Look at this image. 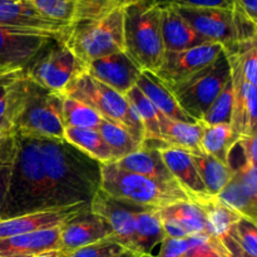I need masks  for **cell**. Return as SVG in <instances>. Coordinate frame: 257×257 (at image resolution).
Returning <instances> with one entry per match:
<instances>
[{
	"mask_svg": "<svg viewBox=\"0 0 257 257\" xmlns=\"http://www.w3.org/2000/svg\"><path fill=\"white\" fill-rule=\"evenodd\" d=\"M40 138L52 210L90 205L100 190V165L67 141Z\"/></svg>",
	"mask_w": 257,
	"mask_h": 257,
	"instance_id": "cell-1",
	"label": "cell"
},
{
	"mask_svg": "<svg viewBox=\"0 0 257 257\" xmlns=\"http://www.w3.org/2000/svg\"><path fill=\"white\" fill-rule=\"evenodd\" d=\"M14 132L17 152L7 196L0 208V220L52 210L39 136L23 131Z\"/></svg>",
	"mask_w": 257,
	"mask_h": 257,
	"instance_id": "cell-2",
	"label": "cell"
},
{
	"mask_svg": "<svg viewBox=\"0 0 257 257\" xmlns=\"http://www.w3.org/2000/svg\"><path fill=\"white\" fill-rule=\"evenodd\" d=\"M158 0H132L123 10L124 52L141 70L155 73L165 55Z\"/></svg>",
	"mask_w": 257,
	"mask_h": 257,
	"instance_id": "cell-3",
	"label": "cell"
},
{
	"mask_svg": "<svg viewBox=\"0 0 257 257\" xmlns=\"http://www.w3.org/2000/svg\"><path fill=\"white\" fill-rule=\"evenodd\" d=\"M100 190L112 197L145 207L160 208L190 200L177 183H166L155 178L125 172L112 162L100 167Z\"/></svg>",
	"mask_w": 257,
	"mask_h": 257,
	"instance_id": "cell-4",
	"label": "cell"
},
{
	"mask_svg": "<svg viewBox=\"0 0 257 257\" xmlns=\"http://www.w3.org/2000/svg\"><path fill=\"white\" fill-rule=\"evenodd\" d=\"M123 10L124 7L118 8L99 19L78 22L68 28L63 42L85 67L105 55L124 52Z\"/></svg>",
	"mask_w": 257,
	"mask_h": 257,
	"instance_id": "cell-5",
	"label": "cell"
},
{
	"mask_svg": "<svg viewBox=\"0 0 257 257\" xmlns=\"http://www.w3.org/2000/svg\"><path fill=\"white\" fill-rule=\"evenodd\" d=\"M230 78V63L222 50L211 64L168 89L181 109L195 122H200Z\"/></svg>",
	"mask_w": 257,
	"mask_h": 257,
	"instance_id": "cell-6",
	"label": "cell"
},
{
	"mask_svg": "<svg viewBox=\"0 0 257 257\" xmlns=\"http://www.w3.org/2000/svg\"><path fill=\"white\" fill-rule=\"evenodd\" d=\"M64 34L0 25V74L27 72L49 45Z\"/></svg>",
	"mask_w": 257,
	"mask_h": 257,
	"instance_id": "cell-7",
	"label": "cell"
},
{
	"mask_svg": "<svg viewBox=\"0 0 257 257\" xmlns=\"http://www.w3.org/2000/svg\"><path fill=\"white\" fill-rule=\"evenodd\" d=\"M63 98L60 93L50 92L32 82L29 97L15 120L14 131L34 133L48 138L64 137Z\"/></svg>",
	"mask_w": 257,
	"mask_h": 257,
	"instance_id": "cell-8",
	"label": "cell"
},
{
	"mask_svg": "<svg viewBox=\"0 0 257 257\" xmlns=\"http://www.w3.org/2000/svg\"><path fill=\"white\" fill-rule=\"evenodd\" d=\"M85 70V65L60 40H55L27 70L32 82L54 93L64 92L65 87Z\"/></svg>",
	"mask_w": 257,
	"mask_h": 257,
	"instance_id": "cell-9",
	"label": "cell"
},
{
	"mask_svg": "<svg viewBox=\"0 0 257 257\" xmlns=\"http://www.w3.org/2000/svg\"><path fill=\"white\" fill-rule=\"evenodd\" d=\"M62 94L89 105L102 115L103 119L117 123L128 131L130 100L125 95L119 94L114 89L93 78L85 70L65 87Z\"/></svg>",
	"mask_w": 257,
	"mask_h": 257,
	"instance_id": "cell-10",
	"label": "cell"
},
{
	"mask_svg": "<svg viewBox=\"0 0 257 257\" xmlns=\"http://www.w3.org/2000/svg\"><path fill=\"white\" fill-rule=\"evenodd\" d=\"M173 5V4H172ZM188 24L201 35L206 42L218 43L223 47L226 55L237 49L235 17L232 9L221 8H193L175 5Z\"/></svg>",
	"mask_w": 257,
	"mask_h": 257,
	"instance_id": "cell-11",
	"label": "cell"
},
{
	"mask_svg": "<svg viewBox=\"0 0 257 257\" xmlns=\"http://www.w3.org/2000/svg\"><path fill=\"white\" fill-rule=\"evenodd\" d=\"M223 50L218 43H205L181 52H165L160 68L153 74L172 88L207 67Z\"/></svg>",
	"mask_w": 257,
	"mask_h": 257,
	"instance_id": "cell-12",
	"label": "cell"
},
{
	"mask_svg": "<svg viewBox=\"0 0 257 257\" xmlns=\"http://www.w3.org/2000/svg\"><path fill=\"white\" fill-rule=\"evenodd\" d=\"M89 207L92 212L99 215L109 223L113 238L125 250L135 252L136 216L145 208V206L117 200L99 190L93 197Z\"/></svg>",
	"mask_w": 257,
	"mask_h": 257,
	"instance_id": "cell-13",
	"label": "cell"
},
{
	"mask_svg": "<svg viewBox=\"0 0 257 257\" xmlns=\"http://www.w3.org/2000/svg\"><path fill=\"white\" fill-rule=\"evenodd\" d=\"M108 237H113L109 223L92 212L89 207L60 228L59 251L63 256H67L78 248Z\"/></svg>",
	"mask_w": 257,
	"mask_h": 257,
	"instance_id": "cell-14",
	"label": "cell"
},
{
	"mask_svg": "<svg viewBox=\"0 0 257 257\" xmlns=\"http://www.w3.org/2000/svg\"><path fill=\"white\" fill-rule=\"evenodd\" d=\"M89 206L90 205H77L72 207L59 208V210L39 211V212L27 213V215L7 218V220H0V238L63 227L75 216L88 210Z\"/></svg>",
	"mask_w": 257,
	"mask_h": 257,
	"instance_id": "cell-15",
	"label": "cell"
},
{
	"mask_svg": "<svg viewBox=\"0 0 257 257\" xmlns=\"http://www.w3.org/2000/svg\"><path fill=\"white\" fill-rule=\"evenodd\" d=\"M85 72L119 94L125 95L136 85L142 70L125 52H118L90 62L85 67Z\"/></svg>",
	"mask_w": 257,
	"mask_h": 257,
	"instance_id": "cell-16",
	"label": "cell"
},
{
	"mask_svg": "<svg viewBox=\"0 0 257 257\" xmlns=\"http://www.w3.org/2000/svg\"><path fill=\"white\" fill-rule=\"evenodd\" d=\"M233 85V105L231 115L232 143L246 136L257 135V85L245 82L231 72Z\"/></svg>",
	"mask_w": 257,
	"mask_h": 257,
	"instance_id": "cell-17",
	"label": "cell"
},
{
	"mask_svg": "<svg viewBox=\"0 0 257 257\" xmlns=\"http://www.w3.org/2000/svg\"><path fill=\"white\" fill-rule=\"evenodd\" d=\"M160 155L173 180L178 183L183 192L195 203H201L211 198L188 152L172 147L160 148Z\"/></svg>",
	"mask_w": 257,
	"mask_h": 257,
	"instance_id": "cell-18",
	"label": "cell"
},
{
	"mask_svg": "<svg viewBox=\"0 0 257 257\" xmlns=\"http://www.w3.org/2000/svg\"><path fill=\"white\" fill-rule=\"evenodd\" d=\"M161 4V35L165 52H181L208 43L195 32L175 5Z\"/></svg>",
	"mask_w": 257,
	"mask_h": 257,
	"instance_id": "cell-19",
	"label": "cell"
},
{
	"mask_svg": "<svg viewBox=\"0 0 257 257\" xmlns=\"http://www.w3.org/2000/svg\"><path fill=\"white\" fill-rule=\"evenodd\" d=\"M0 25L63 34L70 25H62L40 15L27 0H0Z\"/></svg>",
	"mask_w": 257,
	"mask_h": 257,
	"instance_id": "cell-20",
	"label": "cell"
},
{
	"mask_svg": "<svg viewBox=\"0 0 257 257\" xmlns=\"http://www.w3.org/2000/svg\"><path fill=\"white\" fill-rule=\"evenodd\" d=\"M60 228L62 227L0 238V257L35 256L47 251L59 250Z\"/></svg>",
	"mask_w": 257,
	"mask_h": 257,
	"instance_id": "cell-21",
	"label": "cell"
},
{
	"mask_svg": "<svg viewBox=\"0 0 257 257\" xmlns=\"http://www.w3.org/2000/svg\"><path fill=\"white\" fill-rule=\"evenodd\" d=\"M161 140L167 147L186 151L191 155L202 153L201 138L203 127L200 122L188 123L175 120L158 112Z\"/></svg>",
	"mask_w": 257,
	"mask_h": 257,
	"instance_id": "cell-22",
	"label": "cell"
},
{
	"mask_svg": "<svg viewBox=\"0 0 257 257\" xmlns=\"http://www.w3.org/2000/svg\"><path fill=\"white\" fill-rule=\"evenodd\" d=\"M136 87L148 98V100L155 105L156 109L165 114L166 117L180 120V122L195 123L192 118L188 117L181 109L172 92L152 72L142 70L137 78Z\"/></svg>",
	"mask_w": 257,
	"mask_h": 257,
	"instance_id": "cell-23",
	"label": "cell"
},
{
	"mask_svg": "<svg viewBox=\"0 0 257 257\" xmlns=\"http://www.w3.org/2000/svg\"><path fill=\"white\" fill-rule=\"evenodd\" d=\"M119 170L136 175L155 178L166 183H177L161 158L160 150L142 146L140 150L125 156L117 162H112ZM178 185V183H177Z\"/></svg>",
	"mask_w": 257,
	"mask_h": 257,
	"instance_id": "cell-24",
	"label": "cell"
},
{
	"mask_svg": "<svg viewBox=\"0 0 257 257\" xmlns=\"http://www.w3.org/2000/svg\"><path fill=\"white\" fill-rule=\"evenodd\" d=\"M166 238L157 208L145 207L136 216L135 252L136 255L152 256L155 247Z\"/></svg>",
	"mask_w": 257,
	"mask_h": 257,
	"instance_id": "cell-25",
	"label": "cell"
},
{
	"mask_svg": "<svg viewBox=\"0 0 257 257\" xmlns=\"http://www.w3.org/2000/svg\"><path fill=\"white\" fill-rule=\"evenodd\" d=\"M158 212H160L161 218L171 220L180 225L187 233V236L200 235V233L211 235L210 225H208L205 212L197 203L190 202V201L176 202L160 208Z\"/></svg>",
	"mask_w": 257,
	"mask_h": 257,
	"instance_id": "cell-26",
	"label": "cell"
},
{
	"mask_svg": "<svg viewBox=\"0 0 257 257\" xmlns=\"http://www.w3.org/2000/svg\"><path fill=\"white\" fill-rule=\"evenodd\" d=\"M191 155V153H190ZM192 156L193 163L196 166L198 175L205 185L210 197H217L221 191L226 187L233 176V171L230 166L221 162L217 158L205 153H198Z\"/></svg>",
	"mask_w": 257,
	"mask_h": 257,
	"instance_id": "cell-27",
	"label": "cell"
},
{
	"mask_svg": "<svg viewBox=\"0 0 257 257\" xmlns=\"http://www.w3.org/2000/svg\"><path fill=\"white\" fill-rule=\"evenodd\" d=\"M63 140L89 156L90 158L98 161L100 165L112 162V153L97 130L65 128Z\"/></svg>",
	"mask_w": 257,
	"mask_h": 257,
	"instance_id": "cell-28",
	"label": "cell"
},
{
	"mask_svg": "<svg viewBox=\"0 0 257 257\" xmlns=\"http://www.w3.org/2000/svg\"><path fill=\"white\" fill-rule=\"evenodd\" d=\"M97 131L112 153V162H117L142 147L124 127L110 120L102 119Z\"/></svg>",
	"mask_w": 257,
	"mask_h": 257,
	"instance_id": "cell-29",
	"label": "cell"
},
{
	"mask_svg": "<svg viewBox=\"0 0 257 257\" xmlns=\"http://www.w3.org/2000/svg\"><path fill=\"white\" fill-rule=\"evenodd\" d=\"M202 127L203 132L201 138L202 153L212 156L227 165L230 151L233 147L231 125L228 123H223V124L213 125L202 124Z\"/></svg>",
	"mask_w": 257,
	"mask_h": 257,
	"instance_id": "cell-30",
	"label": "cell"
},
{
	"mask_svg": "<svg viewBox=\"0 0 257 257\" xmlns=\"http://www.w3.org/2000/svg\"><path fill=\"white\" fill-rule=\"evenodd\" d=\"M197 205L205 212L207 222L210 225L211 235L213 237L221 238L226 236L231 231L232 226L242 218V216L221 203L216 197L208 198Z\"/></svg>",
	"mask_w": 257,
	"mask_h": 257,
	"instance_id": "cell-31",
	"label": "cell"
},
{
	"mask_svg": "<svg viewBox=\"0 0 257 257\" xmlns=\"http://www.w3.org/2000/svg\"><path fill=\"white\" fill-rule=\"evenodd\" d=\"M218 201L238 215L242 216L243 218L256 222L257 220V201L252 200L247 195L242 186L240 185L236 176L233 175L230 182L226 185V187L221 191L220 195L217 196Z\"/></svg>",
	"mask_w": 257,
	"mask_h": 257,
	"instance_id": "cell-32",
	"label": "cell"
},
{
	"mask_svg": "<svg viewBox=\"0 0 257 257\" xmlns=\"http://www.w3.org/2000/svg\"><path fill=\"white\" fill-rule=\"evenodd\" d=\"M102 115L89 105L73 98H63V123L64 128H87L97 130Z\"/></svg>",
	"mask_w": 257,
	"mask_h": 257,
	"instance_id": "cell-33",
	"label": "cell"
},
{
	"mask_svg": "<svg viewBox=\"0 0 257 257\" xmlns=\"http://www.w3.org/2000/svg\"><path fill=\"white\" fill-rule=\"evenodd\" d=\"M125 98L135 105L140 114L141 120L145 127V141L143 142H162L160 133V122H158V110L148 100V98L138 89L133 87L125 94Z\"/></svg>",
	"mask_w": 257,
	"mask_h": 257,
	"instance_id": "cell-34",
	"label": "cell"
},
{
	"mask_svg": "<svg viewBox=\"0 0 257 257\" xmlns=\"http://www.w3.org/2000/svg\"><path fill=\"white\" fill-rule=\"evenodd\" d=\"M40 15L62 25H72L75 17V0H27Z\"/></svg>",
	"mask_w": 257,
	"mask_h": 257,
	"instance_id": "cell-35",
	"label": "cell"
},
{
	"mask_svg": "<svg viewBox=\"0 0 257 257\" xmlns=\"http://www.w3.org/2000/svg\"><path fill=\"white\" fill-rule=\"evenodd\" d=\"M232 105H233V85L232 79L230 78L220 94L217 95L207 112L200 120L201 124L213 125V124H223V123L231 122V115H232Z\"/></svg>",
	"mask_w": 257,
	"mask_h": 257,
	"instance_id": "cell-36",
	"label": "cell"
},
{
	"mask_svg": "<svg viewBox=\"0 0 257 257\" xmlns=\"http://www.w3.org/2000/svg\"><path fill=\"white\" fill-rule=\"evenodd\" d=\"M186 242L187 247L183 257H230L221 238L211 235L200 233L188 236Z\"/></svg>",
	"mask_w": 257,
	"mask_h": 257,
	"instance_id": "cell-37",
	"label": "cell"
},
{
	"mask_svg": "<svg viewBox=\"0 0 257 257\" xmlns=\"http://www.w3.org/2000/svg\"><path fill=\"white\" fill-rule=\"evenodd\" d=\"M132 0H75L74 23L95 20L118 8L125 7Z\"/></svg>",
	"mask_w": 257,
	"mask_h": 257,
	"instance_id": "cell-38",
	"label": "cell"
},
{
	"mask_svg": "<svg viewBox=\"0 0 257 257\" xmlns=\"http://www.w3.org/2000/svg\"><path fill=\"white\" fill-rule=\"evenodd\" d=\"M15 152H17L15 132L10 131L0 137V208L7 196Z\"/></svg>",
	"mask_w": 257,
	"mask_h": 257,
	"instance_id": "cell-39",
	"label": "cell"
},
{
	"mask_svg": "<svg viewBox=\"0 0 257 257\" xmlns=\"http://www.w3.org/2000/svg\"><path fill=\"white\" fill-rule=\"evenodd\" d=\"M228 235L240 245V247L250 256L257 257V227L256 222L241 218L232 226Z\"/></svg>",
	"mask_w": 257,
	"mask_h": 257,
	"instance_id": "cell-40",
	"label": "cell"
},
{
	"mask_svg": "<svg viewBox=\"0 0 257 257\" xmlns=\"http://www.w3.org/2000/svg\"><path fill=\"white\" fill-rule=\"evenodd\" d=\"M123 251H125V248L120 243H118L113 237H108L78 248L63 257H113Z\"/></svg>",
	"mask_w": 257,
	"mask_h": 257,
	"instance_id": "cell-41",
	"label": "cell"
},
{
	"mask_svg": "<svg viewBox=\"0 0 257 257\" xmlns=\"http://www.w3.org/2000/svg\"><path fill=\"white\" fill-rule=\"evenodd\" d=\"M166 4L178 5V7L193 8H221V9H233L232 0H158Z\"/></svg>",
	"mask_w": 257,
	"mask_h": 257,
	"instance_id": "cell-42",
	"label": "cell"
},
{
	"mask_svg": "<svg viewBox=\"0 0 257 257\" xmlns=\"http://www.w3.org/2000/svg\"><path fill=\"white\" fill-rule=\"evenodd\" d=\"M235 146L240 150L243 162L257 165V135L238 138Z\"/></svg>",
	"mask_w": 257,
	"mask_h": 257,
	"instance_id": "cell-43",
	"label": "cell"
},
{
	"mask_svg": "<svg viewBox=\"0 0 257 257\" xmlns=\"http://www.w3.org/2000/svg\"><path fill=\"white\" fill-rule=\"evenodd\" d=\"M187 242L186 238L166 237L161 243V250L156 257H183Z\"/></svg>",
	"mask_w": 257,
	"mask_h": 257,
	"instance_id": "cell-44",
	"label": "cell"
},
{
	"mask_svg": "<svg viewBox=\"0 0 257 257\" xmlns=\"http://www.w3.org/2000/svg\"><path fill=\"white\" fill-rule=\"evenodd\" d=\"M27 74L25 70H14V72H8L0 74V98L9 90V88L17 82L19 78Z\"/></svg>",
	"mask_w": 257,
	"mask_h": 257,
	"instance_id": "cell-45",
	"label": "cell"
},
{
	"mask_svg": "<svg viewBox=\"0 0 257 257\" xmlns=\"http://www.w3.org/2000/svg\"><path fill=\"white\" fill-rule=\"evenodd\" d=\"M233 8L257 23V0H232Z\"/></svg>",
	"mask_w": 257,
	"mask_h": 257,
	"instance_id": "cell-46",
	"label": "cell"
},
{
	"mask_svg": "<svg viewBox=\"0 0 257 257\" xmlns=\"http://www.w3.org/2000/svg\"><path fill=\"white\" fill-rule=\"evenodd\" d=\"M221 241H222V243L225 245L226 250L228 251L230 257H252L248 255V253H246L245 251L240 247V245H238L228 233L226 236H223V237H221Z\"/></svg>",
	"mask_w": 257,
	"mask_h": 257,
	"instance_id": "cell-47",
	"label": "cell"
},
{
	"mask_svg": "<svg viewBox=\"0 0 257 257\" xmlns=\"http://www.w3.org/2000/svg\"><path fill=\"white\" fill-rule=\"evenodd\" d=\"M34 257H62V252L59 250H53V251H47V252L39 253V255H35Z\"/></svg>",
	"mask_w": 257,
	"mask_h": 257,
	"instance_id": "cell-48",
	"label": "cell"
},
{
	"mask_svg": "<svg viewBox=\"0 0 257 257\" xmlns=\"http://www.w3.org/2000/svg\"><path fill=\"white\" fill-rule=\"evenodd\" d=\"M135 256H137L135 252H132V251H130V250H125V251H123V252L118 253V255H115L113 257H135Z\"/></svg>",
	"mask_w": 257,
	"mask_h": 257,
	"instance_id": "cell-49",
	"label": "cell"
},
{
	"mask_svg": "<svg viewBox=\"0 0 257 257\" xmlns=\"http://www.w3.org/2000/svg\"><path fill=\"white\" fill-rule=\"evenodd\" d=\"M7 132H10V131H4V130H0V137H2V136H4L5 133Z\"/></svg>",
	"mask_w": 257,
	"mask_h": 257,
	"instance_id": "cell-50",
	"label": "cell"
},
{
	"mask_svg": "<svg viewBox=\"0 0 257 257\" xmlns=\"http://www.w3.org/2000/svg\"><path fill=\"white\" fill-rule=\"evenodd\" d=\"M135 257H153V256H146V255H137V256H135Z\"/></svg>",
	"mask_w": 257,
	"mask_h": 257,
	"instance_id": "cell-51",
	"label": "cell"
},
{
	"mask_svg": "<svg viewBox=\"0 0 257 257\" xmlns=\"http://www.w3.org/2000/svg\"><path fill=\"white\" fill-rule=\"evenodd\" d=\"M10 257H34V256H10Z\"/></svg>",
	"mask_w": 257,
	"mask_h": 257,
	"instance_id": "cell-52",
	"label": "cell"
},
{
	"mask_svg": "<svg viewBox=\"0 0 257 257\" xmlns=\"http://www.w3.org/2000/svg\"><path fill=\"white\" fill-rule=\"evenodd\" d=\"M62 257H63V255H62Z\"/></svg>",
	"mask_w": 257,
	"mask_h": 257,
	"instance_id": "cell-53",
	"label": "cell"
}]
</instances>
